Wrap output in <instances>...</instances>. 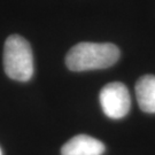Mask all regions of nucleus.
I'll return each instance as SVG.
<instances>
[{
	"mask_svg": "<svg viewBox=\"0 0 155 155\" xmlns=\"http://www.w3.org/2000/svg\"><path fill=\"white\" fill-rule=\"evenodd\" d=\"M0 155H2V152H1V150H0Z\"/></svg>",
	"mask_w": 155,
	"mask_h": 155,
	"instance_id": "nucleus-6",
	"label": "nucleus"
},
{
	"mask_svg": "<svg viewBox=\"0 0 155 155\" xmlns=\"http://www.w3.org/2000/svg\"><path fill=\"white\" fill-rule=\"evenodd\" d=\"M104 153L105 145L87 134L72 137L61 148V155H102Z\"/></svg>",
	"mask_w": 155,
	"mask_h": 155,
	"instance_id": "nucleus-4",
	"label": "nucleus"
},
{
	"mask_svg": "<svg viewBox=\"0 0 155 155\" xmlns=\"http://www.w3.org/2000/svg\"><path fill=\"white\" fill-rule=\"evenodd\" d=\"M6 75L17 82H28L33 75V58L30 44L18 35H12L4 46Z\"/></svg>",
	"mask_w": 155,
	"mask_h": 155,
	"instance_id": "nucleus-2",
	"label": "nucleus"
},
{
	"mask_svg": "<svg viewBox=\"0 0 155 155\" xmlns=\"http://www.w3.org/2000/svg\"><path fill=\"white\" fill-rule=\"evenodd\" d=\"M99 98L101 108L109 118H123L130 110L131 98L129 90L120 82H113L104 86Z\"/></svg>",
	"mask_w": 155,
	"mask_h": 155,
	"instance_id": "nucleus-3",
	"label": "nucleus"
},
{
	"mask_svg": "<svg viewBox=\"0 0 155 155\" xmlns=\"http://www.w3.org/2000/svg\"><path fill=\"white\" fill-rule=\"evenodd\" d=\"M136 97L140 109L145 113H155V76L145 75L136 84Z\"/></svg>",
	"mask_w": 155,
	"mask_h": 155,
	"instance_id": "nucleus-5",
	"label": "nucleus"
},
{
	"mask_svg": "<svg viewBox=\"0 0 155 155\" xmlns=\"http://www.w3.org/2000/svg\"><path fill=\"white\" fill-rule=\"evenodd\" d=\"M120 55L118 47L110 43H79L68 52L66 63L71 71L106 69L115 64Z\"/></svg>",
	"mask_w": 155,
	"mask_h": 155,
	"instance_id": "nucleus-1",
	"label": "nucleus"
}]
</instances>
